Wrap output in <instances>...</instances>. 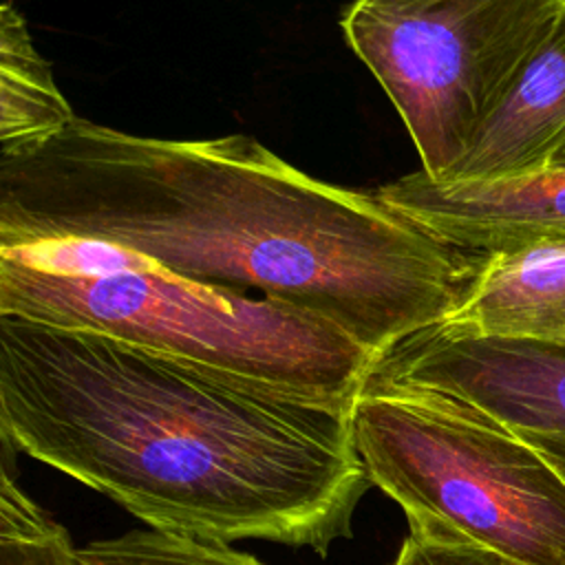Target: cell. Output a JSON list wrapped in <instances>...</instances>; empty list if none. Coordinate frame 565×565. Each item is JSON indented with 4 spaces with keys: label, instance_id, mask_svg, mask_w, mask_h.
<instances>
[{
    "label": "cell",
    "instance_id": "cell-17",
    "mask_svg": "<svg viewBox=\"0 0 565 565\" xmlns=\"http://www.w3.org/2000/svg\"><path fill=\"white\" fill-rule=\"evenodd\" d=\"M563 2H565V0H563Z\"/></svg>",
    "mask_w": 565,
    "mask_h": 565
},
{
    "label": "cell",
    "instance_id": "cell-2",
    "mask_svg": "<svg viewBox=\"0 0 565 565\" xmlns=\"http://www.w3.org/2000/svg\"><path fill=\"white\" fill-rule=\"evenodd\" d=\"M0 433L148 527L207 541L324 556L371 486L351 408L15 316H0Z\"/></svg>",
    "mask_w": 565,
    "mask_h": 565
},
{
    "label": "cell",
    "instance_id": "cell-6",
    "mask_svg": "<svg viewBox=\"0 0 565 565\" xmlns=\"http://www.w3.org/2000/svg\"><path fill=\"white\" fill-rule=\"evenodd\" d=\"M371 375L452 395L516 435H565V340L472 335L439 322L397 342Z\"/></svg>",
    "mask_w": 565,
    "mask_h": 565
},
{
    "label": "cell",
    "instance_id": "cell-3",
    "mask_svg": "<svg viewBox=\"0 0 565 565\" xmlns=\"http://www.w3.org/2000/svg\"><path fill=\"white\" fill-rule=\"evenodd\" d=\"M0 316L95 331L267 393L351 408L377 358L333 322L159 265L53 276L0 256Z\"/></svg>",
    "mask_w": 565,
    "mask_h": 565
},
{
    "label": "cell",
    "instance_id": "cell-9",
    "mask_svg": "<svg viewBox=\"0 0 565 565\" xmlns=\"http://www.w3.org/2000/svg\"><path fill=\"white\" fill-rule=\"evenodd\" d=\"M444 324L472 335L565 340V236L483 254L466 300Z\"/></svg>",
    "mask_w": 565,
    "mask_h": 565
},
{
    "label": "cell",
    "instance_id": "cell-10",
    "mask_svg": "<svg viewBox=\"0 0 565 565\" xmlns=\"http://www.w3.org/2000/svg\"><path fill=\"white\" fill-rule=\"evenodd\" d=\"M75 119L22 11L7 0L0 7V159L35 154Z\"/></svg>",
    "mask_w": 565,
    "mask_h": 565
},
{
    "label": "cell",
    "instance_id": "cell-7",
    "mask_svg": "<svg viewBox=\"0 0 565 565\" xmlns=\"http://www.w3.org/2000/svg\"><path fill=\"white\" fill-rule=\"evenodd\" d=\"M377 194L441 241L477 254L565 236V168L472 183H441L417 170Z\"/></svg>",
    "mask_w": 565,
    "mask_h": 565
},
{
    "label": "cell",
    "instance_id": "cell-5",
    "mask_svg": "<svg viewBox=\"0 0 565 565\" xmlns=\"http://www.w3.org/2000/svg\"><path fill=\"white\" fill-rule=\"evenodd\" d=\"M563 0H355L340 26L446 181L545 40Z\"/></svg>",
    "mask_w": 565,
    "mask_h": 565
},
{
    "label": "cell",
    "instance_id": "cell-12",
    "mask_svg": "<svg viewBox=\"0 0 565 565\" xmlns=\"http://www.w3.org/2000/svg\"><path fill=\"white\" fill-rule=\"evenodd\" d=\"M82 565H263L223 541L163 530H132L79 547Z\"/></svg>",
    "mask_w": 565,
    "mask_h": 565
},
{
    "label": "cell",
    "instance_id": "cell-15",
    "mask_svg": "<svg viewBox=\"0 0 565 565\" xmlns=\"http://www.w3.org/2000/svg\"><path fill=\"white\" fill-rule=\"evenodd\" d=\"M530 441L565 481V435H519Z\"/></svg>",
    "mask_w": 565,
    "mask_h": 565
},
{
    "label": "cell",
    "instance_id": "cell-14",
    "mask_svg": "<svg viewBox=\"0 0 565 565\" xmlns=\"http://www.w3.org/2000/svg\"><path fill=\"white\" fill-rule=\"evenodd\" d=\"M391 565H510L499 554L457 541L408 532Z\"/></svg>",
    "mask_w": 565,
    "mask_h": 565
},
{
    "label": "cell",
    "instance_id": "cell-11",
    "mask_svg": "<svg viewBox=\"0 0 565 565\" xmlns=\"http://www.w3.org/2000/svg\"><path fill=\"white\" fill-rule=\"evenodd\" d=\"M0 565H82L68 532L24 494L7 463L0 475Z\"/></svg>",
    "mask_w": 565,
    "mask_h": 565
},
{
    "label": "cell",
    "instance_id": "cell-1",
    "mask_svg": "<svg viewBox=\"0 0 565 565\" xmlns=\"http://www.w3.org/2000/svg\"><path fill=\"white\" fill-rule=\"evenodd\" d=\"M71 236L291 302L375 358L446 322L483 260L377 190L313 179L249 135L161 139L84 117L35 154L0 159V247Z\"/></svg>",
    "mask_w": 565,
    "mask_h": 565
},
{
    "label": "cell",
    "instance_id": "cell-16",
    "mask_svg": "<svg viewBox=\"0 0 565 565\" xmlns=\"http://www.w3.org/2000/svg\"><path fill=\"white\" fill-rule=\"evenodd\" d=\"M554 168H565V152H563V154H561V159L554 163ZM550 170H552V168H550Z\"/></svg>",
    "mask_w": 565,
    "mask_h": 565
},
{
    "label": "cell",
    "instance_id": "cell-4",
    "mask_svg": "<svg viewBox=\"0 0 565 565\" xmlns=\"http://www.w3.org/2000/svg\"><path fill=\"white\" fill-rule=\"evenodd\" d=\"M351 424L371 486L404 510L408 532L470 543L510 565H565V481L490 415L371 375Z\"/></svg>",
    "mask_w": 565,
    "mask_h": 565
},
{
    "label": "cell",
    "instance_id": "cell-8",
    "mask_svg": "<svg viewBox=\"0 0 565 565\" xmlns=\"http://www.w3.org/2000/svg\"><path fill=\"white\" fill-rule=\"evenodd\" d=\"M565 152V9L488 119L470 152L441 183L516 179L554 168Z\"/></svg>",
    "mask_w": 565,
    "mask_h": 565
},
{
    "label": "cell",
    "instance_id": "cell-13",
    "mask_svg": "<svg viewBox=\"0 0 565 565\" xmlns=\"http://www.w3.org/2000/svg\"><path fill=\"white\" fill-rule=\"evenodd\" d=\"M0 256L66 278H102L126 271H150L157 267L152 258L117 243L77 236L0 247Z\"/></svg>",
    "mask_w": 565,
    "mask_h": 565
}]
</instances>
